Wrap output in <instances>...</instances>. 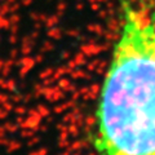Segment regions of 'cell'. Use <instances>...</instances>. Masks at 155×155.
<instances>
[{"mask_svg":"<svg viewBox=\"0 0 155 155\" xmlns=\"http://www.w3.org/2000/svg\"><path fill=\"white\" fill-rule=\"evenodd\" d=\"M98 155H155V16L125 3L96 113Z\"/></svg>","mask_w":155,"mask_h":155,"instance_id":"cell-1","label":"cell"}]
</instances>
